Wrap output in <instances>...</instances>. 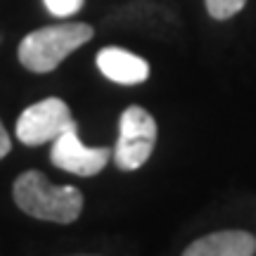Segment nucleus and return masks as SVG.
Wrapping results in <instances>:
<instances>
[{"mask_svg": "<svg viewBox=\"0 0 256 256\" xmlns=\"http://www.w3.org/2000/svg\"><path fill=\"white\" fill-rule=\"evenodd\" d=\"M110 147H86L78 138V126L74 124L72 128H66L62 136L52 140V152L50 159L57 168H62L66 174L74 176H98L104 171V166L110 164L112 159Z\"/></svg>", "mask_w": 256, "mask_h": 256, "instance_id": "obj_5", "label": "nucleus"}, {"mask_svg": "<svg viewBox=\"0 0 256 256\" xmlns=\"http://www.w3.org/2000/svg\"><path fill=\"white\" fill-rule=\"evenodd\" d=\"M247 5V0H206V10L214 19L226 22V19L235 17L238 12H242V8Z\"/></svg>", "mask_w": 256, "mask_h": 256, "instance_id": "obj_8", "label": "nucleus"}, {"mask_svg": "<svg viewBox=\"0 0 256 256\" xmlns=\"http://www.w3.org/2000/svg\"><path fill=\"white\" fill-rule=\"evenodd\" d=\"M98 69L104 78L119 86H138L150 76V64L124 48H104L98 55Z\"/></svg>", "mask_w": 256, "mask_h": 256, "instance_id": "obj_7", "label": "nucleus"}, {"mask_svg": "<svg viewBox=\"0 0 256 256\" xmlns=\"http://www.w3.org/2000/svg\"><path fill=\"white\" fill-rule=\"evenodd\" d=\"M43 2H46L48 12H50L52 17L66 19V17H72V14H76V12L83 8L86 0H43Z\"/></svg>", "mask_w": 256, "mask_h": 256, "instance_id": "obj_9", "label": "nucleus"}, {"mask_svg": "<svg viewBox=\"0 0 256 256\" xmlns=\"http://www.w3.org/2000/svg\"><path fill=\"white\" fill-rule=\"evenodd\" d=\"M14 202L38 220L74 223L83 211V194L72 185H52L40 171H26L14 180Z\"/></svg>", "mask_w": 256, "mask_h": 256, "instance_id": "obj_1", "label": "nucleus"}, {"mask_svg": "<svg viewBox=\"0 0 256 256\" xmlns=\"http://www.w3.org/2000/svg\"><path fill=\"white\" fill-rule=\"evenodd\" d=\"M183 256H256V238L247 230H220L194 240Z\"/></svg>", "mask_w": 256, "mask_h": 256, "instance_id": "obj_6", "label": "nucleus"}, {"mask_svg": "<svg viewBox=\"0 0 256 256\" xmlns=\"http://www.w3.org/2000/svg\"><path fill=\"white\" fill-rule=\"evenodd\" d=\"M156 145V121L147 110L130 104L119 121V140L114 147V164L119 171H138L150 162Z\"/></svg>", "mask_w": 256, "mask_h": 256, "instance_id": "obj_3", "label": "nucleus"}, {"mask_svg": "<svg viewBox=\"0 0 256 256\" xmlns=\"http://www.w3.org/2000/svg\"><path fill=\"white\" fill-rule=\"evenodd\" d=\"M92 38L88 24H57L28 34L19 46V62L34 74L55 72L57 66Z\"/></svg>", "mask_w": 256, "mask_h": 256, "instance_id": "obj_2", "label": "nucleus"}, {"mask_svg": "<svg viewBox=\"0 0 256 256\" xmlns=\"http://www.w3.org/2000/svg\"><path fill=\"white\" fill-rule=\"evenodd\" d=\"M74 124L76 121L72 119L69 104L60 98H48L24 110L17 121V138L24 145L38 147L43 142H52Z\"/></svg>", "mask_w": 256, "mask_h": 256, "instance_id": "obj_4", "label": "nucleus"}, {"mask_svg": "<svg viewBox=\"0 0 256 256\" xmlns=\"http://www.w3.org/2000/svg\"><path fill=\"white\" fill-rule=\"evenodd\" d=\"M10 150H12V142H10L8 130H5V126H2V121H0V159H2V156H8Z\"/></svg>", "mask_w": 256, "mask_h": 256, "instance_id": "obj_10", "label": "nucleus"}]
</instances>
